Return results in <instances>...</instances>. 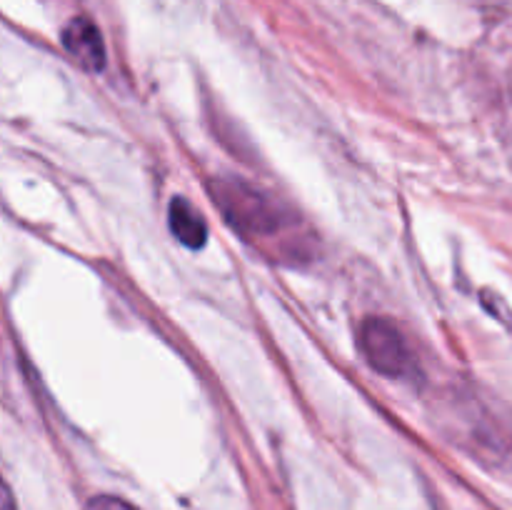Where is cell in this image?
<instances>
[{"label": "cell", "instance_id": "3957f363", "mask_svg": "<svg viewBox=\"0 0 512 510\" xmlns=\"http://www.w3.org/2000/svg\"><path fill=\"white\" fill-rule=\"evenodd\" d=\"M65 53L88 73H100L105 68V43L98 25L90 18H73L60 33Z\"/></svg>", "mask_w": 512, "mask_h": 510}, {"label": "cell", "instance_id": "52a82bcc", "mask_svg": "<svg viewBox=\"0 0 512 510\" xmlns=\"http://www.w3.org/2000/svg\"><path fill=\"white\" fill-rule=\"evenodd\" d=\"M3 510H15V503H13V495H10V488H5V495H3Z\"/></svg>", "mask_w": 512, "mask_h": 510}, {"label": "cell", "instance_id": "6da1fadb", "mask_svg": "<svg viewBox=\"0 0 512 510\" xmlns=\"http://www.w3.org/2000/svg\"><path fill=\"white\" fill-rule=\"evenodd\" d=\"M215 208L223 213L230 228L263 253H275L280 260L308 258L310 243L303 220L283 208L263 190L238 178H218L210 183Z\"/></svg>", "mask_w": 512, "mask_h": 510}, {"label": "cell", "instance_id": "5b68a950", "mask_svg": "<svg viewBox=\"0 0 512 510\" xmlns=\"http://www.w3.org/2000/svg\"><path fill=\"white\" fill-rule=\"evenodd\" d=\"M83 510H135L133 505L125 503V500L115 498V495H95L88 500Z\"/></svg>", "mask_w": 512, "mask_h": 510}, {"label": "cell", "instance_id": "8992f818", "mask_svg": "<svg viewBox=\"0 0 512 510\" xmlns=\"http://www.w3.org/2000/svg\"><path fill=\"white\" fill-rule=\"evenodd\" d=\"M478 3L485 5V8L503 10V13H508V10H512V0H478Z\"/></svg>", "mask_w": 512, "mask_h": 510}, {"label": "cell", "instance_id": "277c9868", "mask_svg": "<svg viewBox=\"0 0 512 510\" xmlns=\"http://www.w3.org/2000/svg\"><path fill=\"white\" fill-rule=\"evenodd\" d=\"M168 225L173 230L175 238L190 250H198L203 248L205 240H208V223H205L203 215L198 213L193 203L183 195H175L170 200V208H168Z\"/></svg>", "mask_w": 512, "mask_h": 510}, {"label": "cell", "instance_id": "7a4b0ae2", "mask_svg": "<svg viewBox=\"0 0 512 510\" xmlns=\"http://www.w3.org/2000/svg\"><path fill=\"white\" fill-rule=\"evenodd\" d=\"M360 350L370 368L378 370L385 378H410L418 373L413 350L400 333L398 325L388 318H368L360 325Z\"/></svg>", "mask_w": 512, "mask_h": 510}]
</instances>
